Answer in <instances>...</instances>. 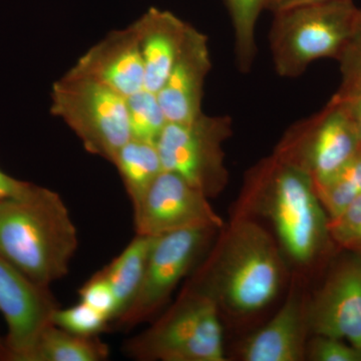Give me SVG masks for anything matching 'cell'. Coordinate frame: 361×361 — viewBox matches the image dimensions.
<instances>
[{
	"label": "cell",
	"instance_id": "6da1fadb",
	"mask_svg": "<svg viewBox=\"0 0 361 361\" xmlns=\"http://www.w3.org/2000/svg\"><path fill=\"white\" fill-rule=\"evenodd\" d=\"M78 247L77 228L56 192L35 186L0 201V256L33 283L49 288L65 277Z\"/></svg>",
	"mask_w": 361,
	"mask_h": 361
},
{
	"label": "cell",
	"instance_id": "7a4b0ae2",
	"mask_svg": "<svg viewBox=\"0 0 361 361\" xmlns=\"http://www.w3.org/2000/svg\"><path fill=\"white\" fill-rule=\"evenodd\" d=\"M244 201L270 221L280 248L297 264H312L331 239L312 179L274 154L249 172Z\"/></svg>",
	"mask_w": 361,
	"mask_h": 361
},
{
	"label": "cell",
	"instance_id": "3957f363",
	"mask_svg": "<svg viewBox=\"0 0 361 361\" xmlns=\"http://www.w3.org/2000/svg\"><path fill=\"white\" fill-rule=\"evenodd\" d=\"M280 248L264 228L241 218L227 235L216 262L212 285L203 291L238 315L269 305L284 280Z\"/></svg>",
	"mask_w": 361,
	"mask_h": 361
},
{
	"label": "cell",
	"instance_id": "277c9868",
	"mask_svg": "<svg viewBox=\"0 0 361 361\" xmlns=\"http://www.w3.org/2000/svg\"><path fill=\"white\" fill-rule=\"evenodd\" d=\"M358 13L353 0H325L273 13L270 51L278 75L300 77L318 59H338Z\"/></svg>",
	"mask_w": 361,
	"mask_h": 361
},
{
	"label": "cell",
	"instance_id": "5b68a950",
	"mask_svg": "<svg viewBox=\"0 0 361 361\" xmlns=\"http://www.w3.org/2000/svg\"><path fill=\"white\" fill-rule=\"evenodd\" d=\"M51 111L75 133L89 153L111 164L130 140L127 99L71 71L52 85Z\"/></svg>",
	"mask_w": 361,
	"mask_h": 361
},
{
	"label": "cell",
	"instance_id": "8992f818",
	"mask_svg": "<svg viewBox=\"0 0 361 361\" xmlns=\"http://www.w3.org/2000/svg\"><path fill=\"white\" fill-rule=\"evenodd\" d=\"M125 349L139 360L225 361L219 305L205 292L189 294Z\"/></svg>",
	"mask_w": 361,
	"mask_h": 361
},
{
	"label": "cell",
	"instance_id": "52a82bcc",
	"mask_svg": "<svg viewBox=\"0 0 361 361\" xmlns=\"http://www.w3.org/2000/svg\"><path fill=\"white\" fill-rule=\"evenodd\" d=\"M233 134L229 116L201 114L186 123H168L157 140L164 170L178 174L213 198L225 189L224 142Z\"/></svg>",
	"mask_w": 361,
	"mask_h": 361
},
{
	"label": "cell",
	"instance_id": "ba28073f",
	"mask_svg": "<svg viewBox=\"0 0 361 361\" xmlns=\"http://www.w3.org/2000/svg\"><path fill=\"white\" fill-rule=\"evenodd\" d=\"M360 151L355 125L334 96L322 111L292 125L273 154L302 170L317 186L336 175Z\"/></svg>",
	"mask_w": 361,
	"mask_h": 361
},
{
	"label": "cell",
	"instance_id": "9c48e42d",
	"mask_svg": "<svg viewBox=\"0 0 361 361\" xmlns=\"http://www.w3.org/2000/svg\"><path fill=\"white\" fill-rule=\"evenodd\" d=\"M214 230L189 228L157 236L139 294L129 310L114 322L116 326L130 329L148 319L167 302Z\"/></svg>",
	"mask_w": 361,
	"mask_h": 361
},
{
	"label": "cell",
	"instance_id": "30bf717a",
	"mask_svg": "<svg viewBox=\"0 0 361 361\" xmlns=\"http://www.w3.org/2000/svg\"><path fill=\"white\" fill-rule=\"evenodd\" d=\"M134 207L135 234L160 236L189 228L222 227L203 192L164 170Z\"/></svg>",
	"mask_w": 361,
	"mask_h": 361
},
{
	"label": "cell",
	"instance_id": "8fae6325",
	"mask_svg": "<svg viewBox=\"0 0 361 361\" xmlns=\"http://www.w3.org/2000/svg\"><path fill=\"white\" fill-rule=\"evenodd\" d=\"M59 306L47 287L33 283L0 256V312L11 360L25 361Z\"/></svg>",
	"mask_w": 361,
	"mask_h": 361
},
{
	"label": "cell",
	"instance_id": "7c38bea8",
	"mask_svg": "<svg viewBox=\"0 0 361 361\" xmlns=\"http://www.w3.org/2000/svg\"><path fill=\"white\" fill-rule=\"evenodd\" d=\"M314 336L334 337L361 348V258L346 259L307 302Z\"/></svg>",
	"mask_w": 361,
	"mask_h": 361
},
{
	"label": "cell",
	"instance_id": "4fadbf2b",
	"mask_svg": "<svg viewBox=\"0 0 361 361\" xmlns=\"http://www.w3.org/2000/svg\"><path fill=\"white\" fill-rule=\"evenodd\" d=\"M212 68L208 37L190 25L167 80L157 92L168 123H186L203 114L204 85Z\"/></svg>",
	"mask_w": 361,
	"mask_h": 361
},
{
	"label": "cell",
	"instance_id": "5bb4252c",
	"mask_svg": "<svg viewBox=\"0 0 361 361\" xmlns=\"http://www.w3.org/2000/svg\"><path fill=\"white\" fill-rule=\"evenodd\" d=\"M70 71L106 85L126 99L144 90V65L134 26L106 35Z\"/></svg>",
	"mask_w": 361,
	"mask_h": 361
},
{
	"label": "cell",
	"instance_id": "9a60e30c",
	"mask_svg": "<svg viewBox=\"0 0 361 361\" xmlns=\"http://www.w3.org/2000/svg\"><path fill=\"white\" fill-rule=\"evenodd\" d=\"M307 302L298 291L290 294L274 317L242 344L245 361H300L306 357Z\"/></svg>",
	"mask_w": 361,
	"mask_h": 361
},
{
	"label": "cell",
	"instance_id": "2e32d148",
	"mask_svg": "<svg viewBox=\"0 0 361 361\" xmlns=\"http://www.w3.org/2000/svg\"><path fill=\"white\" fill-rule=\"evenodd\" d=\"M144 65L145 89L159 92L179 56L190 25L169 11L151 7L134 23Z\"/></svg>",
	"mask_w": 361,
	"mask_h": 361
},
{
	"label": "cell",
	"instance_id": "e0dca14e",
	"mask_svg": "<svg viewBox=\"0 0 361 361\" xmlns=\"http://www.w3.org/2000/svg\"><path fill=\"white\" fill-rule=\"evenodd\" d=\"M156 238L157 236L135 234L122 253L99 271L108 280L116 297V315L111 323L125 314L137 298Z\"/></svg>",
	"mask_w": 361,
	"mask_h": 361
},
{
	"label": "cell",
	"instance_id": "ac0fdd59",
	"mask_svg": "<svg viewBox=\"0 0 361 361\" xmlns=\"http://www.w3.org/2000/svg\"><path fill=\"white\" fill-rule=\"evenodd\" d=\"M110 349L99 336H82L47 325L25 361H103Z\"/></svg>",
	"mask_w": 361,
	"mask_h": 361
},
{
	"label": "cell",
	"instance_id": "d6986e66",
	"mask_svg": "<svg viewBox=\"0 0 361 361\" xmlns=\"http://www.w3.org/2000/svg\"><path fill=\"white\" fill-rule=\"evenodd\" d=\"M113 165L118 170L133 206L164 171L155 142L130 139L116 154Z\"/></svg>",
	"mask_w": 361,
	"mask_h": 361
},
{
	"label": "cell",
	"instance_id": "ffe728a7",
	"mask_svg": "<svg viewBox=\"0 0 361 361\" xmlns=\"http://www.w3.org/2000/svg\"><path fill=\"white\" fill-rule=\"evenodd\" d=\"M233 32L237 66L248 73L257 54L256 26L263 11H267L269 0H224Z\"/></svg>",
	"mask_w": 361,
	"mask_h": 361
},
{
	"label": "cell",
	"instance_id": "44dd1931",
	"mask_svg": "<svg viewBox=\"0 0 361 361\" xmlns=\"http://www.w3.org/2000/svg\"><path fill=\"white\" fill-rule=\"evenodd\" d=\"M314 187L329 219L336 217L361 195V151L336 175Z\"/></svg>",
	"mask_w": 361,
	"mask_h": 361
},
{
	"label": "cell",
	"instance_id": "7402d4cb",
	"mask_svg": "<svg viewBox=\"0 0 361 361\" xmlns=\"http://www.w3.org/2000/svg\"><path fill=\"white\" fill-rule=\"evenodd\" d=\"M130 139L157 142L167 118L155 92L146 89L127 97Z\"/></svg>",
	"mask_w": 361,
	"mask_h": 361
},
{
	"label": "cell",
	"instance_id": "603a6c76",
	"mask_svg": "<svg viewBox=\"0 0 361 361\" xmlns=\"http://www.w3.org/2000/svg\"><path fill=\"white\" fill-rule=\"evenodd\" d=\"M52 324L82 336H97L111 324L110 319L89 304L80 301L71 307L54 311Z\"/></svg>",
	"mask_w": 361,
	"mask_h": 361
},
{
	"label": "cell",
	"instance_id": "cb8c5ba5",
	"mask_svg": "<svg viewBox=\"0 0 361 361\" xmlns=\"http://www.w3.org/2000/svg\"><path fill=\"white\" fill-rule=\"evenodd\" d=\"M329 234L339 246L361 251V195L329 222Z\"/></svg>",
	"mask_w": 361,
	"mask_h": 361
},
{
	"label": "cell",
	"instance_id": "d4e9b609",
	"mask_svg": "<svg viewBox=\"0 0 361 361\" xmlns=\"http://www.w3.org/2000/svg\"><path fill=\"white\" fill-rule=\"evenodd\" d=\"M306 357L313 361H361V348L342 339L314 336L306 348Z\"/></svg>",
	"mask_w": 361,
	"mask_h": 361
},
{
	"label": "cell",
	"instance_id": "484cf974",
	"mask_svg": "<svg viewBox=\"0 0 361 361\" xmlns=\"http://www.w3.org/2000/svg\"><path fill=\"white\" fill-rule=\"evenodd\" d=\"M80 301L89 304L92 308L103 313L110 319L115 320L116 302L115 294L108 280L101 272H97L78 291Z\"/></svg>",
	"mask_w": 361,
	"mask_h": 361
},
{
	"label": "cell",
	"instance_id": "4316f807",
	"mask_svg": "<svg viewBox=\"0 0 361 361\" xmlns=\"http://www.w3.org/2000/svg\"><path fill=\"white\" fill-rule=\"evenodd\" d=\"M337 61L341 65L342 80L361 82V9L350 39Z\"/></svg>",
	"mask_w": 361,
	"mask_h": 361
},
{
	"label": "cell",
	"instance_id": "83f0119b",
	"mask_svg": "<svg viewBox=\"0 0 361 361\" xmlns=\"http://www.w3.org/2000/svg\"><path fill=\"white\" fill-rule=\"evenodd\" d=\"M334 96L350 116L361 144V82L342 80L341 87Z\"/></svg>",
	"mask_w": 361,
	"mask_h": 361
},
{
	"label": "cell",
	"instance_id": "f1b7e54d",
	"mask_svg": "<svg viewBox=\"0 0 361 361\" xmlns=\"http://www.w3.org/2000/svg\"><path fill=\"white\" fill-rule=\"evenodd\" d=\"M35 186L30 183L14 179L0 169V201L13 197L25 196Z\"/></svg>",
	"mask_w": 361,
	"mask_h": 361
},
{
	"label": "cell",
	"instance_id": "f546056e",
	"mask_svg": "<svg viewBox=\"0 0 361 361\" xmlns=\"http://www.w3.org/2000/svg\"><path fill=\"white\" fill-rule=\"evenodd\" d=\"M322 1H325V0H269L267 11L272 13H276L278 11H284V9L290 8V7L317 4V2Z\"/></svg>",
	"mask_w": 361,
	"mask_h": 361
},
{
	"label": "cell",
	"instance_id": "4dcf8cb0",
	"mask_svg": "<svg viewBox=\"0 0 361 361\" xmlns=\"http://www.w3.org/2000/svg\"><path fill=\"white\" fill-rule=\"evenodd\" d=\"M355 254H356V255L360 256V257L361 258V251L357 252V253H355Z\"/></svg>",
	"mask_w": 361,
	"mask_h": 361
}]
</instances>
